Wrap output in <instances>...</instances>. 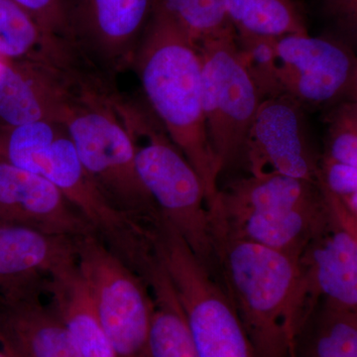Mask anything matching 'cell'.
Listing matches in <instances>:
<instances>
[{"mask_svg": "<svg viewBox=\"0 0 357 357\" xmlns=\"http://www.w3.org/2000/svg\"><path fill=\"white\" fill-rule=\"evenodd\" d=\"M132 66L147 105L198 174L211 211L220 192L222 169L206 132L198 45L153 4Z\"/></svg>", "mask_w": 357, "mask_h": 357, "instance_id": "obj_1", "label": "cell"}, {"mask_svg": "<svg viewBox=\"0 0 357 357\" xmlns=\"http://www.w3.org/2000/svg\"><path fill=\"white\" fill-rule=\"evenodd\" d=\"M218 265L255 357H289L314 309L299 258L241 241H218Z\"/></svg>", "mask_w": 357, "mask_h": 357, "instance_id": "obj_2", "label": "cell"}, {"mask_svg": "<svg viewBox=\"0 0 357 357\" xmlns=\"http://www.w3.org/2000/svg\"><path fill=\"white\" fill-rule=\"evenodd\" d=\"M0 161L55 185L102 241L131 269L149 248V230L105 199L89 177L62 123L0 124Z\"/></svg>", "mask_w": 357, "mask_h": 357, "instance_id": "obj_3", "label": "cell"}, {"mask_svg": "<svg viewBox=\"0 0 357 357\" xmlns=\"http://www.w3.org/2000/svg\"><path fill=\"white\" fill-rule=\"evenodd\" d=\"M112 105L133 143L136 170L160 215L213 272L217 241L198 174L147 103L112 91Z\"/></svg>", "mask_w": 357, "mask_h": 357, "instance_id": "obj_4", "label": "cell"}, {"mask_svg": "<svg viewBox=\"0 0 357 357\" xmlns=\"http://www.w3.org/2000/svg\"><path fill=\"white\" fill-rule=\"evenodd\" d=\"M246 65L263 100L286 96L307 112L357 102L354 47L337 37L297 33L259 42L249 49Z\"/></svg>", "mask_w": 357, "mask_h": 357, "instance_id": "obj_5", "label": "cell"}, {"mask_svg": "<svg viewBox=\"0 0 357 357\" xmlns=\"http://www.w3.org/2000/svg\"><path fill=\"white\" fill-rule=\"evenodd\" d=\"M112 91L100 79L89 82L77 91L61 123L105 199L149 227L160 213L138 176L133 143L112 105Z\"/></svg>", "mask_w": 357, "mask_h": 357, "instance_id": "obj_6", "label": "cell"}, {"mask_svg": "<svg viewBox=\"0 0 357 357\" xmlns=\"http://www.w3.org/2000/svg\"><path fill=\"white\" fill-rule=\"evenodd\" d=\"M152 241L184 312L199 357H255L227 290L162 217L152 229Z\"/></svg>", "mask_w": 357, "mask_h": 357, "instance_id": "obj_7", "label": "cell"}, {"mask_svg": "<svg viewBox=\"0 0 357 357\" xmlns=\"http://www.w3.org/2000/svg\"><path fill=\"white\" fill-rule=\"evenodd\" d=\"M197 45L206 132L222 172L245 163L249 132L263 96L237 44L236 30Z\"/></svg>", "mask_w": 357, "mask_h": 357, "instance_id": "obj_8", "label": "cell"}, {"mask_svg": "<svg viewBox=\"0 0 357 357\" xmlns=\"http://www.w3.org/2000/svg\"><path fill=\"white\" fill-rule=\"evenodd\" d=\"M76 264L117 357H150L153 300L144 279L96 234L76 239Z\"/></svg>", "mask_w": 357, "mask_h": 357, "instance_id": "obj_9", "label": "cell"}, {"mask_svg": "<svg viewBox=\"0 0 357 357\" xmlns=\"http://www.w3.org/2000/svg\"><path fill=\"white\" fill-rule=\"evenodd\" d=\"M307 112L289 96L262 100L246 145L245 163L251 175L281 174L318 185L321 153Z\"/></svg>", "mask_w": 357, "mask_h": 357, "instance_id": "obj_10", "label": "cell"}, {"mask_svg": "<svg viewBox=\"0 0 357 357\" xmlns=\"http://www.w3.org/2000/svg\"><path fill=\"white\" fill-rule=\"evenodd\" d=\"M328 215L300 257L314 304L319 298L357 311V217L340 199L319 187Z\"/></svg>", "mask_w": 357, "mask_h": 357, "instance_id": "obj_11", "label": "cell"}, {"mask_svg": "<svg viewBox=\"0 0 357 357\" xmlns=\"http://www.w3.org/2000/svg\"><path fill=\"white\" fill-rule=\"evenodd\" d=\"M75 41L84 58L109 74L132 66L153 0H69Z\"/></svg>", "mask_w": 357, "mask_h": 357, "instance_id": "obj_12", "label": "cell"}, {"mask_svg": "<svg viewBox=\"0 0 357 357\" xmlns=\"http://www.w3.org/2000/svg\"><path fill=\"white\" fill-rule=\"evenodd\" d=\"M0 227H23L70 239L96 234L88 220L55 185L2 161Z\"/></svg>", "mask_w": 357, "mask_h": 357, "instance_id": "obj_13", "label": "cell"}, {"mask_svg": "<svg viewBox=\"0 0 357 357\" xmlns=\"http://www.w3.org/2000/svg\"><path fill=\"white\" fill-rule=\"evenodd\" d=\"M91 79L0 57V124L61 123L77 91Z\"/></svg>", "mask_w": 357, "mask_h": 357, "instance_id": "obj_14", "label": "cell"}, {"mask_svg": "<svg viewBox=\"0 0 357 357\" xmlns=\"http://www.w3.org/2000/svg\"><path fill=\"white\" fill-rule=\"evenodd\" d=\"M46 277L0 292V337L20 357H83L43 302Z\"/></svg>", "mask_w": 357, "mask_h": 357, "instance_id": "obj_15", "label": "cell"}, {"mask_svg": "<svg viewBox=\"0 0 357 357\" xmlns=\"http://www.w3.org/2000/svg\"><path fill=\"white\" fill-rule=\"evenodd\" d=\"M321 197L311 204L287 211L249 213L213 227L215 241L241 239L299 258L328 215Z\"/></svg>", "mask_w": 357, "mask_h": 357, "instance_id": "obj_16", "label": "cell"}, {"mask_svg": "<svg viewBox=\"0 0 357 357\" xmlns=\"http://www.w3.org/2000/svg\"><path fill=\"white\" fill-rule=\"evenodd\" d=\"M45 296L83 357H117L110 344L76 259L52 270Z\"/></svg>", "mask_w": 357, "mask_h": 357, "instance_id": "obj_17", "label": "cell"}, {"mask_svg": "<svg viewBox=\"0 0 357 357\" xmlns=\"http://www.w3.org/2000/svg\"><path fill=\"white\" fill-rule=\"evenodd\" d=\"M0 57L84 76L82 54L50 34L13 0H0Z\"/></svg>", "mask_w": 357, "mask_h": 357, "instance_id": "obj_18", "label": "cell"}, {"mask_svg": "<svg viewBox=\"0 0 357 357\" xmlns=\"http://www.w3.org/2000/svg\"><path fill=\"white\" fill-rule=\"evenodd\" d=\"M321 197L319 185L281 174L238 178L225 190H220L217 202L210 211L213 229L218 223L249 213L300 208Z\"/></svg>", "mask_w": 357, "mask_h": 357, "instance_id": "obj_19", "label": "cell"}, {"mask_svg": "<svg viewBox=\"0 0 357 357\" xmlns=\"http://www.w3.org/2000/svg\"><path fill=\"white\" fill-rule=\"evenodd\" d=\"M76 259V239L17 227H0V292L46 277Z\"/></svg>", "mask_w": 357, "mask_h": 357, "instance_id": "obj_20", "label": "cell"}, {"mask_svg": "<svg viewBox=\"0 0 357 357\" xmlns=\"http://www.w3.org/2000/svg\"><path fill=\"white\" fill-rule=\"evenodd\" d=\"M140 276L146 282L153 300L150 357H199L184 312L155 250L141 269Z\"/></svg>", "mask_w": 357, "mask_h": 357, "instance_id": "obj_21", "label": "cell"}, {"mask_svg": "<svg viewBox=\"0 0 357 357\" xmlns=\"http://www.w3.org/2000/svg\"><path fill=\"white\" fill-rule=\"evenodd\" d=\"M237 34L281 37L307 33L297 0H229Z\"/></svg>", "mask_w": 357, "mask_h": 357, "instance_id": "obj_22", "label": "cell"}, {"mask_svg": "<svg viewBox=\"0 0 357 357\" xmlns=\"http://www.w3.org/2000/svg\"><path fill=\"white\" fill-rule=\"evenodd\" d=\"M197 44L234 31L229 0H153Z\"/></svg>", "mask_w": 357, "mask_h": 357, "instance_id": "obj_23", "label": "cell"}, {"mask_svg": "<svg viewBox=\"0 0 357 357\" xmlns=\"http://www.w3.org/2000/svg\"><path fill=\"white\" fill-rule=\"evenodd\" d=\"M307 357H357V311L325 303Z\"/></svg>", "mask_w": 357, "mask_h": 357, "instance_id": "obj_24", "label": "cell"}, {"mask_svg": "<svg viewBox=\"0 0 357 357\" xmlns=\"http://www.w3.org/2000/svg\"><path fill=\"white\" fill-rule=\"evenodd\" d=\"M325 121L328 128L321 158L357 167V102L326 110Z\"/></svg>", "mask_w": 357, "mask_h": 357, "instance_id": "obj_25", "label": "cell"}, {"mask_svg": "<svg viewBox=\"0 0 357 357\" xmlns=\"http://www.w3.org/2000/svg\"><path fill=\"white\" fill-rule=\"evenodd\" d=\"M31 14L56 38L77 50L70 20L69 0H13ZM79 51V50H77Z\"/></svg>", "mask_w": 357, "mask_h": 357, "instance_id": "obj_26", "label": "cell"}, {"mask_svg": "<svg viewBox=\"0 0 357 357\" xmlns=\"http://www.w3.org/2000/svg\"><path fill=\"white\" fill-rule=\"evenodd\" d=\"M318 185L340 199L345 208L357 217V167L321 157Z\"/></svg>", "mask_w": 357, "mask_h": 357, "instance_id": "obj_27", "label": "cell"}, {"mask_svg": "<svg viewBox=\"0 0 357 357\" xmlns=\"http://www.w3.org/2000/svg\"><path fill=\"white\" fill-rule=\"evenodd\" d=\"M323 10L337 26L340 37L354 47L357 33V0H321Z\"/></svg>", "mask_w": 357, "mask_h": 357, "instance_id": "obj_28", "label": "cell"}, {"mask_svg": "<svg viewBox=\"0 0 357 357\" xmlns=\"http://www.w3.org/2000/svg\"><path fill=\"white\" fill-rule=\"evenodd\" d=\"M0 357H20L6 340L0 337Z\"/></svg>", "mask_w": 357, "mask_h": 357, "instance_id": "obj_29", "label": "cell"}, {"mask_svg": "<svg viewBox=\"0 0 357 357\" xmlns=\"http://www.w3.org/2000/svg\"><path fill=\"white\" fill-rule=\"evenodd\" d=\"M289 357H297V345H294V347H291Z\"/></svg>", "mask_w": 357, "mask_h": 357, "instance_id": "obj_30", "label": "cell"}]
</instances>
